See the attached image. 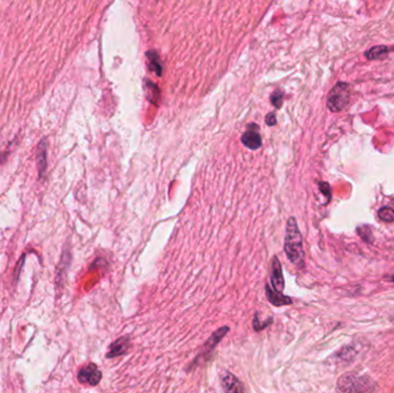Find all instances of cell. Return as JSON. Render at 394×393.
I'll use <instances>...</instances> for the list:
<instances>
[{
	"label": "cell",
	"instance_id": "6da1fadb",
	"mask_svg": "<svg viewBox=\"0 0 394 393\" xmlns=\"http://www.w3.org/2000/svg\"><path fill=\"white\" fill-rule=\"evenodd\" d=\"M285 253H286L287 259L294 265L298 267L304 266L303 241H302L296 219L294 217H291L287 220L286 234H285Z\"/></svg>",
	"mask_w": 394,
	"mask_h": 393
},
{
	"label": "cell",
	"instance_id": "7a4b0ae2",
	"mask_svg": "<svg viewBox=\"0 0 394 393\" xmlns=\"http://www.w3.org/2000/svg\"><path fill=\"white\" fill-rule=\"evenodd\" d=\"M340 393H376V383L367 375L350 372L341 376L338 381Z\"/></svg>",
	"mask_w": 394,
	"mask_h": 393
},
{
	"label": "cell",
	"instance_id": "3957f363",
	"mask_svg": "<svg viewBox=\"0 0 394 393\" xmlns=\"http://www.w3.org/2000/svg\"><path fill=\"white\" fill-rule=\"evenodd\" d=\"M349 85L345 82H338L327 96V107L332 112H340L349 102Z\"/></svg>",
	"mask_w": 394,
	"mask_h": 393
},
{
	"label": "cell",
	"instance_id": "277c9868",
	"mask_svg": "<svg viewBox=\"0 0 394 393\" xmlns=\"http://www.w3.org/2000/svg\"><path fill=\"white\" fill-rule=\"evenodd\" d=\"M101 377H103V375H101L100 370L95 363H89V365L82 367L77 374L78 382L90 386H96L99 384Z\"/></svg>",
	"mask_w": 394,
	"mask_h": 393
},
{
	"label": "cell",
	"instance_id": "5b68a950",
	"mask_svg": "<svg viewBox=\"0 0 394 393\" xmlns=\"http://www.w3.org/2000/svg\"><path fill=\"white\" fill-rule=\"evenodd\" d=\"M228 332H229L228 326H222L221 329H218L216 332H213L211 337L206 340L204 346H203V352L198 356H196L195 360H199L201 358H205V356L211 355L213 349L217 347V345L224 339V337L227 335Z\"/></svg>",
	"mask_w": 394,
	"mask_h": 393
},
{
	"label": "cell",
	"instance_id": "8992f818",
	"mask_svg": "<svg viewBox=\"0 0 394 393\" xmlns=\"http://www.w3.org/2000/svg\"><path fill=\"white\" fill-rule=\"evenodd\" d=\"M270 285L275 292L282 293L285 288V279L284 275H282V267L281 264L279 262L278 257L274 256L271 262V275H270Z\"/></svg>",
	"mask_w": 394,
	"mask_h": 393
},
{
	"label": "cell",
	"instance_id": "52a82bcc",
	"mask_svg": "<svg viewBox=\"0 0 394 393\" xmlns=\"http://www.w3.org/2000/svg\"><path fill=\"white\" fill-rule=\"evenodd\" d=\"M221 383L225 393H246L240 379L229 371H224L221 375Z\"/></svg>",
	"mask_w": 394,
	"mask_h": 393
},
{
	"label": "cell",
	"instance_id": "ba28073f",
	"mask_svg": "<svg viewBox=\"0 0 394 393\" xmlns=\"http://www.w3.org/2000/svg\"><path fill=\"white\" fill-rule=\"evenodd\" d=\"M36 163H37L38 168V177L39 179H43L47 173L48 168V140L43 138L39 142L37 151H36Z\"/></svg>",
	"mask_w": 394,
	"mask_h": 393
},
{
	"label": "cell",
	"instance_id": "9c48e42d",
	"mask_svg": "<svg viewBox=\"0 0 394 393\" xmlns=\"http://www.w3.org/2000/svg\"><path fill=\"white\" fill-rule=\"evenodd\" d=\"M130 347V339L129 337H120L116 341L112 342L108 347V352L106 353L107 359L118 358V356L124 355Z\"/></svg>",
	"mask_w": 394,
	"mask_h": 393
},
{
	"label": "cell",
	"instance_id": "30bf717a",
	"mask_svg": "<svg viewBox=\"0 0 394 393\" xmlns=\"http://www.w3.org/2000/svg\"><path fill=\"white\" fill-rule=\"evenodd\" d=\"M265 294H267V298L269 300V302H270L271 305H273L274 307L290 306L293 303V300H292V298L285 295L284 293L275 292V290L271 287L270 284H267V285H265Z\"/></svg>",
	"mask_w": 394,
	"mask_h": 393
},
{
	"label": "cell",
	"instance_id": "8fae6325",
	"mask_svg": "<svg viewBox=\"0 0 394 393\" xmlns=\"http://www.w3.org/2000/svg\"><path fill=\"white\" fill-rule=\"evenodd\" d=\"M242 143H244L248 149L257 150L262 145V137L258 133V127L256 126L255 130H251L249 126V130L242 135Z\"/></svg>",
	"mask_w": 394,
	"mask_h": 393
},
{
	"label": "cell",
	"instance_id": "7c38bea8",
	"mask_svg": "<svg viewBox=\"0 0 394 393\" xmlns=\"http://www.w3.org/2000/svg\"><path fill=\"white\" fill-rule=\"evenodd\" d=\"M147 59H148V66H149L150 71L155 73L157 77H162L163 66L158 53L153 50L147 52Z\"/></svg>",
	"mask_w": 394,
	"mask_h": 393
},
{
	"label": "cell",
	"instance_id": "4fadbf2b",
	"mask_svg": "<svg viewBox=\"0 0 394 393\" xmlns=\"http://www.w3.org/2000/svg\"><path fill=\"white\" fill-rule=\"evenodd\" d=\"M389 51H390L389 49L384 45L373 46V48H371L369 51L366 52V57L368 59H370V60H375V59H383L386 57L387 53H389Z\"/></svg>",
	"mask_w": 394,
	"mask_h": 393
},
{
	"label": "cell",
	"instance_id": "5bb4252c",
	"mask_svg": "<svg viewBox=\"0 0 394 393\" xmlns=\"http://www.w3.org/2000/svg\"><path fill=\"white\" fill-rule=\"evenodd\" d=\"M272 322H273L272 317H269V318L265 322L264 321H259L258 313H256L254 319H252V328H254V330L256 332L262 331V330H264L265 328H268V326L270 325Z\"/></svg>",
	"mask_w": 394,
	"mask_h": 393
},
{
	"label": "cell",
	"instance_id": "9a60e30c",
	"mask_svg": "<svg viewBox=\"0 0 394 393\" xmlns=\"http://www.w3.org/2000/svg\"><path fill=\"white\" fill-rule=\"evenodd\" d=\"M357 233H359V236L362 237V240L366 241V242L372 243L373 236H372V231H371L369 226H367V225L359 226L357 227Z\"/></svg>",
	"mask_w": 394,
	"mask_h": 393
},
{
	"label": "cell",
	"instance_id": "2e32d148",
	"mask_svg": "<svg viewBox=\"0 0 394 393\" xmlns=\"http://www.w3.org/2000/svg\"><path fill=\"white\" fill-rule=\"evenodd\" d=\"M378 217L380 219L383 220V222H386V223H392L394 222V210L392 208H382L378 211Z\"/></svg>",
	"mask_w": 394,
	"mask_h": 393
},
{
	"label": "cell",
	"instance_id": "e0dca14e",
	"mask_svg": "<svg viewBox=\"0 0 394 393\" xmlns=\"http://www.w3.org/2000/svg\"><path fill=\"white\" fill-rule=\"evenodd\" d=\"M355 351H354L353 347H344L341 351L339 352V355H338V358L340 360H345V361H352V360L355 358Z\"/></svg>",
	"mask_w": 394,
	"mask_h": 393
},
{
	"label": "cell",
	"instance_id": "ac0fdd59",
	"mask_svg": "<svg viewBox=\"0 0 394 393\" xmlns=\"http://www.w3.org/2000/svg\"><path fill=\"white\" fill-rule=\"evenodd\" d=\"M270 101H271L272 105H273L275 108H280L281 105H282V92L281 91H274L273 94L271 95Z\"/></svg>",
	"mask_w": 394,
	"mask_h": 393
},
{
	"label": "cell",
	"instance_id": "d6986e66",
	"mask_svg": "<svg viewBox=\"0 0 394 393\" xmlns=\"http://www.w3.org/2000/svg\"><path fill=\"white\" fill-rule=\"evenodd\" d=\"M265 122H267L268 126H274L277 124V118H275L274 112H271V113H268L267 117H265Z\"/></svg>",
	"mask_w": 394,
	"mask_h": 393
},
{
	"label": "cell",
	"instance_id": "ffe728a7",
	"mask_svg": "<svg viewBox=\"0 0 394 393\" xmlns=\"http://www.w3.org/2000/svg\"><path fill=\"white\" fill-rule=\"evenodd\" d=\"M320 190L324 193V195H326L327 197H330V187H328L327 183H320Z\"/></svg>",
	"mask_w": 394,
	"mask_h": 393
},
{
	"label": "cell",
	"instance_id": "44dd1931",
	"mask_svg": "<svg viewBox=\"0 0 394 393\" xmlns=\"http://www.w3.org/2000/svg\"><path fill=\"white\" fill-rule=\"evenodd\" d=\"M386 279H387V280H389V282H390V283H393V284H394V273H393V275H392V276L387 277V278H386Z\"/></svg>",
	"mask_w": 394,
	"mask_h": 393
}]
</instances>
